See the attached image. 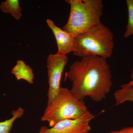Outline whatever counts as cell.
<instances>
[{
  "mask_svg": "<svg viewBox=\"0 0 133 133\" xmlns=\"http://www.w3.org/2000/svg\"><path fill=\"white\" fill-rule=\"evenodd\" d=\"M65 77L72 84L71 92L81 100L88 97L101 101L112 85L109 65L107 59L100 57H86L73 62Z\"/></svg>",
  "mask_w": 133,
  "mask_h": 133,
  "instance_id": "1",
  "label": "cell"
},
{
  "mask_svg": "<svg viewBox=\"0 0 133 133\" xmlns=\"http://www.w3.org/2000/svg\"><path fill=\"white\" fill-rule=\"evenodd\" d=\"M73 55L81 58L98 56L107 59L112 55L114 35L101 22L90 29L74 37Z\"/></svg>",
  "mask_w": 133,
  "mask_h": 133,
  "instance_id": "2",
  "label": "cell"
},
{
  "mask_svg": "<svg viewBox=\"0 0 133 133\" xmlns=\"http://www.w3.org/2000/svg\"><path fill=\"white\" fill-rule=\"evenodd\" d=\"M70 15L63 30L74 37L101 22L104 5L102 0H66Z\"/></svg>",
  "mask_w": 133,
  "mask_h": 133,
  "instance_id": "3",
  "label": "cell"
},
{
  "mask_svg": "<svg viewBox=\"0 0 133 133\" xmlns=\"http://www.w3.org/2000/svg\"><path fill=\"white\" fill-rule=\"evenodd\" d=\"M88 111L84 101L78 99L68 88L61 87L54 101L47 105L41 119L48 122L51 128L59 122L78 118Z\"/></svg>",
  "mask_w": 133,
  "mask_h": 133,
  "instance_id": "4",
  "label": "cell"
},
{
  "mask_svg": "<svg viewBox=\"0 0 133 133\" xmlns=\"http://www.w3.org/2000/svg\"><path fill=\"white\" fill-rule=\"evenodd\" d=\"M68 61L66 55L58 52L50 54L48 57L47 67L49 86L47 105L54 101L59 92L62 74Z\"/></svg>",
  "mask_w": 133,
  "mask_h": 133,
  "instance_id": "5",
  "label": "cell"
},
{
  "mask_svg": "<svg viewBox=\"0 0 133 133\" xmlns=\"http://www.w3.org/2000/svg\"><path fill=\"white\" fill-rule=\"evenodd\" d=\"M95 115L89 111L78 118L59 122L52 127H41L38 133H88L91 128L90 122Z\"/></svg>",
  "mask_w": 133,
  "mask_h": 133,
  "instance_id": "6",
  "label": "cell"
},
{
  "mask_svg": "<svg viewBox=\"0 0 133 133\" xmlns=\"http://www.w3.org/2000/svg\"><path fill=\"white\" fill-rule=\"evenodd\" d=\"M46 23L55 36L57 45V52L66 55L72 52L74 48V37L57 26L51 19H47Z\"/></svg>",
  "mask_w": 133,
  "mask_h": 133,
  "instance_id": "7",
  "label": "cell"
},
{
  "mask_svg": "<svg viewBox=\"0 0 133 133\" xmlns=\"http://www.w3.org/2000/svg\"><path fill=\"white\" fill-rule=\"evenodd\" d=\"M11 72L15 75L17 80L23 79L29 84H33L34 74L33 70L24 61L17 60L16 65L12 68Z\"/></svg>",
  "mask_w": 133,
  "mask_h": 133,
  "instance_id": "8",
  "label": "cell"
},
{
  "mask_svg": "<svg viewBox=\"0 0 133 133\" xmlns=\"http://www.w3.org/2000/svg\"><path fill=\"white\" fill-rule=\"evenodd\" d=\"M116 105L121 104L127 101L133 102V81L121 85V88L114 93Z\"/></svg>",
  "mask_w": 133,
  "mask_h": 133,
  "instance_id": "9",
  "label": "cell"
},
{
  "mask_svg": "<svg viewBox=\"0 0 133 133\" xmlns=\"http://www.w3.org/2000/svg\"><path fill=\"white\" fill-rule=\"evenodd\" d=\"M0 9L4 13H9L16 20L21 18L22 8L19 5L18 0H6L1 3Z\"/></svg>",
  "mask_w": 133,
  "mask_h": 133,
  "instance_id": "10",
  "label": "cell"
},
{
  "mask_svg": "<svg viewBox=\"0 0 133 133\" xmlns=\"http://www.w3.org/2000/svg\"><path fill=\"white\" fill-rule=\"evenodd\" d=\"M24 109L21 107H19L16 110H13L11 112L12 118L0 122V133H9L14 122L17 119L21 118L24 114Z\"/></svg>",
  "mask_w": 133,
  "mask_h": 133,
  "instance_id": "11",
  "label": "cell"
},
{
  "mask_svg": "<svg viewBox=\"0 0 133 133\" xmlns=\"http://www.w3.org/2000/svg\"><path fill=\"white\" fill-rule=\"evenodd\" d=\"M126 3L128 12V21L124 35L125 38L133 35V0H127Z\"/></svg>",
  "mask_w": 133,
  "mask_h": 133,
  "instance_id": "12",
  "label": "cell"
},
{
  "mask_svg": "<svg viewBox=\"0 0 133 133\" xmlns=\"http://www.w3.org/2000/svg\"><path fill=\"white\" fill-rule=\"evenodd\" d=\"M109 133H133V126L126 127L118 131H112Z\"/></svg>",
  "mask_w": 133,
  "mask_h": 133,
  "instance_id": "13",
  "label": "cell"
},
{
  "mask_svg": "<svg viewBox=\"0 0 133 133\" xmlns=\"http://www.w3.org/2000/svg\"><path fill=\"white\" fill-rule=\"evenodd\" d=\"M130 78L131 81H133V67L131 70V74H130Z\"/></svg>",
  "mask_w": 133,
  "mask_h": 133,
  "instance_id": "14",
  "label": "cell"
}]
</instances>
